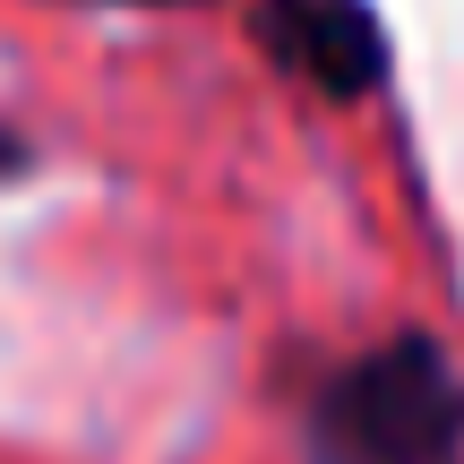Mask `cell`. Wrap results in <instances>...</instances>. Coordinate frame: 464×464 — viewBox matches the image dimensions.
<instances>
[{
  "mask_svg": "<svg viewBox=\"0 0 464 464\" xmlns=\"http://www.w3.org/2000/svg\"><path fill=\"white\" fill-rule=\"evenodd\" d=\"M310 464H464V362L430 327L344 353L301 396Z\"/></svg>",
  "mask_w": 464,
  "mask_h": 464,
  "instance_id": "6da1fadb",
  "label": "cell"
},
{
  "mask_svg": "<svg viewBox=\"0 0 464 464\" xmlns=\"http://www.w3.org/2000/svg\"><path fill=\"white\" fill-rule=\"evenodd\" d=\"M249 34L293 86L327 103H362L387 86V34L370 0H258Z\"/></svg>",
  "mask_w": 464,
  "mask_h": 464,
  "instance_id": "7a4b0ae2",
  "label": "cell"
},
{
  "mask_svg": "<svg viewBox=\"0 0 464 464\" xmlns=\"http://www.w3.org/2000/svg\"><path fill=\"white\" fill-rule=\"evenodd\" d=\"M26 172H34V138L0 121V181H26Z\"/></svg>",
  "mask_w": 464,
  "mask_h": 464,
  "instance_id": "3957f363",
  "label": "cell"
},
{
  "mask_svg": "<svg viewBox=\"0 0 464 464\" xmlns=\"http://www.w3.org/2000/svg\"><path fill=\"white\" fill-rule=\"evenodd\" d=\"M78 9H198V0H78Z\"/></svg>",
  "mask_w": 464,
  "mask_h": 464,
  "instance_id": "277c9868",
  "label": "cell"
}]
</instances>
